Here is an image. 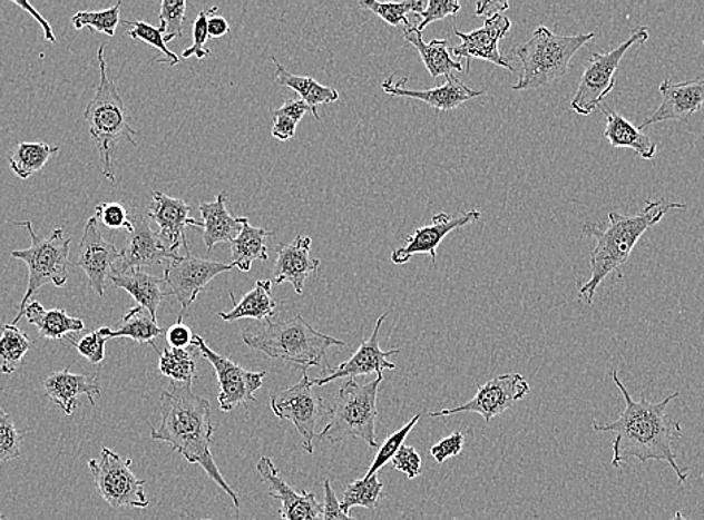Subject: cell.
Segmentation results:
<instances>
[{"label":"cell","mask_w":704,"mask_h":520,"mask_svg":"<svg viewBox=\"0 0 704 520\" xmlns=\"http://www.w3.org/2000/svg\"><path fill=\"white\" fill-rule=\"evenodd\" d=\"M403 38L412 47H415L433 78L450 77L451 71H463L462 63L451 58L449 39H432L430 42H424L423 37L415 28L405 29Z\"/></svg>","instance_id":"30"},{"label":"cell","mask_w":704,"mask_h":520,"mask_svg":"<svg viewBox=\"0 0 704 520\" xmlns=\"http://www.w3.org/2000/svg\"><path fill=\"white\" fill-rule=\"evenodd\" d=\"M659 94L663 97L662 104L638 125L637 128L641 131L651 125L666 122V120H686L697 112L704 104V77L682 81V84L664 80L659 86Z\"/></svg>","instance_id":"21"},{"label":"cell","mask_w":704,"mask_h":520,"mask_svg":"<svg viewBox=\"0 0 704 520\" xmlns=\"http://www.w3.org/2000/svg\"><path fill=\"white\" fill-rule=\"evenodd\" d=\"M243 342L267 357L295 363L303 371L320 366L332 346H346L345 342L315 331L300 314L284 322L264 323L256 331H247L243 333Z\"/></svg>","instance_id":"4"},{"label":"cell","mask_w":704,"mask_h":520,"mask_svg":"<svg viewBox=\"0 0 704 520\" xmlns=\"http://www.w3.org/2000/svg\"><path fill=\"white\" fill-rule=\"evenodd\" d=\"M673 520H686L684 518V514L681 513V511H676L675 518H673Z\"/></svg>","instance_id":"58"},{"label":"cell","mask_w":704,"mask_h":520,"mask_svg":"<svg viewBox=\"0 0 704 520\" xmlns=\"http://www.w3.org/2000/svg\"><path fill=\"white\" fill-rule=\"evenodd\" d=\"M603 115L606 116L607 127L604 137L610 141L613 147H627L636 151L643 159H652L656 154V145L645 133L634 127L629 120L620 116L619 112L608 107L606 102L599 104Z\"/></svg>","instance_id":"28"},{"label":"cell","mask_w":704,"mask_h":520,"mask_svg":"<svg viewBox=\"0 0 704 520\" xmlns=\"http://www.w3.org/2000/svg\"><path fill=\"white\" fill-rule=\"evenodd\" d=\"M480 218L481 214L478 210L463 212L454 218L447 214L434 215L432 224L415 228L414 233L407 237V245L393 251L391 262L402 266L417 254H428L432 258L433 266H437V249L446 236L465 225L477 223Z\"/></svg>","instance_id":"19"},{"label":"cell","mask_w":704,"mask_h":520,"mask_svg":"<svg viewBox=\"0 0 704 520\" xmlns=\"http://www.w3.org/2000/svg\"><path fill=\"white\" fill-rule=\"evenodd\" d=\"M465 444V433L463 432H453L451 435L444 438V440L439 441L438 444H434L432 449H430V454H432L434 461L438 463H444L447 459L459 457L462 453Z\"/></svg>","instance_id":"50"},{"label":"cell","mask_w":704,"mask_h":520,"mask_svg":"<svg viewBox=\"0 0 704 520\" xmlns=\"http://www.w3.org/2000/svg\"><path fill=\"white\" fill-rule=\"evenodd\" d=\"M233 268V264L194 257L190 251L186 249L184 257L179 255L177 258L169 259L167 267L164 268L163 279L164 284L172 288L169 294L180 303V315L184 316L211 281Z\"/></svg>","instance_id":"14"},{"label":"cell","mask_w":704,"mask_h":520,"mask_svg":"<svg viewBox=\"0 0 704 520\" xmlns=\"http://www.w3.org/2000/svg\"><path fill=\"white\" fill-rule=\"evenodd\" d=\"M204 520H211V519H204ZM252 520H256V519H252Z\"/></svg>","instance_id":"60"},{"label":"cell","mask_w":704,"mask_h":520,"mask_svg":"<svg viewBox=\"0 0 704 520\" xmlns=\"http://www.w3.org/2000/svg\"><path fill=\"white\" fill-rule=\"evenodd\" d=\"M277 302L272 296V281H256L255 288L243 296L232 311L219 312L225 323L237 322L242 318L256 320L260 323L272 322L276 315Z\"/></svg>","instance_id":"29"},{"label":"cell","mask_w":704,"mask_h":520,"mask_svg":"<svg viewBox=\"0 0 704 520\" xmlns=\"http://www.w3.org/2000/svg\"><path fill=\"white\" fill-rule=\"evenodd\" d=\"M528 381L521 374H502L489 380L488 383L478 385L476 396L458 409L437 411L429 413L430 419L450 418L459 413L480 414L490 423L495 418L512 409L516 402L521 401L529 393Z\"/></svg>","instance_id":"13"},{"label":"cell","mask_w":704,"mask_h":520,"mask_svg":"<svg viewBox=\"0 0 704 520\" xmlns=\"http://www.w3.org/2000/svg\"><path fill=\"white\" fill-rule=\"evenodd\" d=\"M154 350L159 354L158 367L160 374L167 376L173 383H194L197 366H195L193 351L172 349V346L164 351H159L155 346Z\"/></svg>","instance_id":"37"},{"label":"cell","mask_w":704,"mask_h":520,"mask_svg":"<svg viewBox=\"0 0 704 520\" xmlns=\"http://www.w3.org/2000/svg\"><path fill=\"white\" fill-rule=\"evenodd\" d=\"M190 206L184 199L168 197L159 190L151 193V203L147 210V218L158 225L159 241L173 255L180 246L188 249L185 229L188 227L202 229V220L190 218Z\"/></svg>","instance_id":"18"},{"label":"cell","mask_w":704,"mask_h":520,"mask_svg":"<svg viewBox=\"0 0 704 520\" xmlns=\"http://www.w3.org/2000/svg\"><path fill=\"white\" fill-rule=\"evenodd\" d=\"M216 11L217 7H213L208 11H199L197 19L194 21L193 46H190L189 49H185L184 53H182V58L189 59L195 56L198 60H203L212 55V51L206 49V42L211 39V37H208L207 21L208 17L213 16V12Z\"/></svg>","instance_id":"46"},{"label":"cell","mask_w":704,"mask_h":520,"mask_svg":"<svg viewBox=\"0 0 704 520\" xmlns=\"http://www.w3.org/2000/svg\"><path fill=\"white\" fill-rule=\"evenodd\" d=\"M199 214H202V229L204 245L208 253L215 248L217 244L233 242L242 229L241 218H234L227 210V194H217L215 202L203 203L199 205Z\"/></svg>","instance_id":"26"},{"label":"cell","mask_w":704,"mask_h":520,"mask_svg":"<svg viewBox=\"0 0 704 520\" xmlns=\"http://www.w3.org/2000/svg\"><path fill=\"white\" fill-rule=\"evenodd\" d=\"M256 471L266 484L268 496L281 501L280 516L284 520H323L324 502L316 500L311 491L297 492L280 475L271 458L263 457Z\"/></svg>","instance_id":"16"},{"label":"cell","mask_w":704,"mask_h":520,"mask_svg":"<svg viewBox=\"0 0 704 520\" xmlns=\"http://www.w3.org/2000/svg\"><path fill=\"white\" fill-rule=\"evenodd\" d=\"M382 483L378 479V474L364 477L362 480H355L345 488L341 502V509L350 514L354 507H364V509L375 510L378 502L382 496Z\"/></svg>","instance_id":"39"},{"label":"cell","mask_w":704,"mask_h":520,"mask_svg":"<svg viewBox=\"0 0 704 520\" xmlns=\"http://www.w3.org/2000/svg\"><path fill=\"white\" fill-rule=\"evenodd\" d=\"M421 414L414 415L410 422L405 424V426L399 429L398 432H394L393 435H390L384 441V444L381 445L380 450H378L375 459L369 467V471L366 477L375 475L381 471V468H384L385 463L391 461L398 454L399 450H401L402 445L405 444V440L408 435L412 432V429L417 426V423L420 422Z\"/></svg>","instance_id":"43"},{"label":"cell","mask_w":704,"mask_h":520,"mask_svg":"<svg viewBox=\"0 0 704 520\" xmlns=\"http://www.w3.org/2000/svg\"><path fill=\"white\" fill-rule=\"evenodd\" d=\"M385 318L387 314H382L380 318H378L372 336L369 337L368 341L362 342L360 349L355 351V354L352 355L350 360L341 363L336 370H330L329 375L323 376V379L312 380L314 387L315 385L323 387V385H327L341 379L354 380L358 379V376L373 374V372L378 375H382L385 370H395L394 363L390 362L389 359L391 355H398L401 351H382L380 346V331Z\"/></svg>","instance_id":"20"},{"label":"cell","mask_w":704,"mask_h":520,"mask_svg":"<svg viewBox=\"0 0 704 520\" xmlns=\"http://www.w3.org/2000/svg\"><path fill=\"white\" fill-rule=\"evenodd\" d=\"M314 384L307 371H303L302 380L293 387L280 390L272 398L271 409L277 419L289 420L302 436L304 452L314 453L316 424L329 415L323 399L314 393Z\"/></svg>","instance_id":"11"},{"label":"cell","mask_w":704,"mask_h":520,"mask_svg":"<svg viewBox=\"0 0 704 520\" xmlns=\"http://www.w3.org/2000/svg\"><path fill=\"white\" fill-rule=\"evenodd\" d=\"M391 463H393L394 470L403 472L411 480L417 479L423 472L421 457L411 445L403 444L398 454L391 459Z\"/></svg>","instance_id":"49"},{"label":"cell","mask_w":704,"mask_h":520,"mask_svg":"<svg viewBox=\"0 0 704 520\" xmlns=\"http://www.w3.org/2000/svg\"><path fill=\"white\" fill-rule=\"evenodd\" d=\"M108 337H129V340L138 342V344L150 345L155 349V340L163 335L164 331L159 327L158 320L150 315V312L143 306L133 307L128 314L121 318L119 331H111L108 327Z\"/></svg>","instance_id":"34"},{"label":"cell","mask_w":704,"mask_h":520,"mask_svg":"<svg viewBox=\"0 0 704 520\" xmlns=\"http://www.w3.org/2000/svg\"><path fill=\"white\" fill-rule=\"evenodd\" d=\"M241 220V233L232 242L233 266L238 271L250 272L254 262H267V241L273 233L266 228L252 227L246 218Z\"/></svg>","instance_id":"31"},{"label":"cell","mask_w":704,"mask_h":520,"mask_svg":"<svg viewBox=\"0 0 704 520\" xmlns=\"http://www.w3.org/2000/svg\"><path fill=\"white\" fill-rule=\"evenodd\" d=\"M14 3L17 7H20L21 10L29 12V14L32 16L33 19L37 20L39 24H41V28L43 29V33H46L47 41L56 42L53 29H51L49 21L43 19V17L39 14V12L35 10V8L30 6L29 2H19V0H14Z\"/></svg>","instance_id":"55"},{"label":"cell","mask_w":704,"mask_h":520,"mask_svg":"<svg viewBox=\"0 0 704 520\" xmlns=\"http://www.w3.org/2000/svg\"><path fill=\"white\" fill-rule=\"evenodd\" d=\"M208 37L223 38L229 33L228 21L221 16H211L207 21Z\"/></svg>","instance_id":"56"},{"label":"cell","mask_w":704,"mask_h":520,"mask_svg":"<svg viewBox=\"0 0 704 520\" xmlns=\"http://www.w3.org/2000/svg\"><path fill=\"white\" fill-rule=\"evenodd\" d=\"M25 316L39 335L46 340H65L68 333L85 331V322L69 316L65 310H46L41 303L32 301L26 306Z\"/></svg>","instance_id":"32"},{"label":"cell","mask_w":704,"mask_h":520,"mask_svg":"<svg viewBox=\"0 0 704 520\" xmlns=\"http://www.w3.org/2000/svg\"><path fill=\"white\" fill-rule=\"evenodd\" d=\"M121 2L99 11H78L72 16L71 23L77 30L90 29L92 32L106 35V37H115L117 26L120 24Z\"/></svg>","instance_id":"40"},{"label":"cell","mask_w":704,"mask_h":520,"mask_svg":"<svg viewBox=\"0 0 704 520\" xmlns=\"http://www.w3.org/2000/svg\"><path fill=\"white\" fill-rule=\"evenodd\" d=\"M107 332L108 327H101L99 331L87 333V335L82 336L78 342L69 340V337H65V340L76 346L82 357L89 360L94 365H98V363H101L102 360L106 359V345L107 342L110 341Z\"/></svg>","instance_id":"45"},{"label":"cell","mask_w":704,"mask_h":520,"mask_svg":"<svg viewBox=\"0 0 704 520\" xmlns=\"http://www.w3.org/2000/svg\"><path fill=\"white\" fill-rule=\"evenodd\" d=\"M160 424L150 429L151 440L165 441L172 445V453H180L189 463H197L213 482L234 502L237 516L241 514V500L233 491L215 459L211 445L213 428L211 402L193 392V384L172 383V387L160 394Z\"/></svg>","instance_id":"2"},{"label":"cell","mask_w":704,"mask_h":520,"mask_svg":"<svg viewBox=\"0 0 704 520\" xmlns=\"http://www.w3.org/2000/svg\"><path fill=\"white\" fill-rule=\"evenodd\" d=\"M0 520H6V518H3V516H2V514H0Z\"/></svg>","instance_id":"59"},{"label":"cell","mask_w":704,"mask_h":520,"mask_svg":"<svg viewBox=\"0 0 704 520\" xmlns=\"http://www.w3.org/2000/svg\"><path fill=\"white\" fill-rule=\"evenodd\" d=\"M186 19L185 0H163L159 12V32L164 35L165 42L184 37V23Z\"/></svg>","instance_id":"42"},{"label":"cell","mask_w":704,"mask_h":520,"mask_svg":"<svg viewBox=\"0 0 704 520\" xmlns=\"http://www.w3.org/2000/svg\"><path fill=\"white\" fill-rule=\"evenodd\" d=\"M130 223L133 233H129V244L120 251L121 271L159 266L164 262L179 257L165 248L158 234L151 229L147 216L134 215Z\"/></svg>","instance_id":"22"},{"label":"cell","mask_w":704,"mask_h":520,"mask_svg":"<svg viewBox=\"0 0 704 520\" xmlns=\"http://www.w3.org/2000/svg\"><path fill=\"white\" fill-rule=\"evenodd\" d=\"M460 11V3L456 0H429L428 7L421 14V21L415 26L419 32H423L428 24L432 21L449 19V17H456Z\"/></svg>","instance_id":"48"},{"label":"cell","mask_w":704,"mask_h":520,"mask_svg":"<svg viewBox=\"0 0 704 520\" xmlns=\"http://www.w3.org/2000/svg\"><path fill=\"white\" fill-rule=\"evenodd\" d=\"M120 258V251L104 238L98 219L92 216L85 225L76 266L89 277L90 287L98 296L102 297L106 293L107 279H110L111 273L115 272V263Z\"/></svg>","instance_id":"15"},{"label":"cell","mask_w":704,"mask_h":520,"mask_svg":"<svg viewBox=\"0 0 704 520\" xmlns=\"http://www.w3.org/2000/svg\"><path fill=\"white\" fill-rule=\"evenodd\" d=\"M110 281L116 287L128 292L134 297V301L138 303V306L149 311L155 320H158L156 318V312H158L163 298L172 296L169 292H164L163 287H160L164 284L163 277L151 276L149 273L143 272L141 268H134V271L115 268Z\"/></svg>","instance_id":"27"},{"label":"cell","mask_w":704,"mask_h":520,"mask_svg":"<svg viewBox=\"0 0 704 520\" xmlns=\"http://www.w3.org/2000/svg\"><path fill=\"white\" fill-rule=\"evenodd\" d=\"M307 111H312V108L300 98L286 99L284 106L276 110L277 115L289 117L295 124H299ZM312 115H314V111H312Z\"/></svg>","instance_id":"53"},{"label":"cell","mask_w":704,"mask_h":520,"mask_svg":"<svg viewBox=\"0 0 704 520\" xmlns=\"http://www.w3.org/2000/svg\"><path fill=\"white\" fill-rule=\"evenodd\" d=\"M120 24L126 26L129 29V37L136 39V41L146 42L154 47V49L160 51L165 58H155L156 63H167L169 67H176L180 62L179 56L173 53L167 49V42H165L164 35L159 32L158 28L146 23V21H130L120 20Z\"/></svg>","instance_id":"41"},{"label":"cell","mask_w":704,"mask_h":520,"mask_svg":"<svg viewBox=\"0 0 704 520\" xmlns=\"http://www.w3.org/2000/svg\"><path fill=\"white\" fill-rule=\"evenodd\" d=\"M684 210L682 203L655 199L646 202L641 214L625 216L612 212L604 225L585 224L581 232L597 238V245L590 253V279L580 288V298L593 305L595 293L610 273L618 272L628 262L643 234L658 224L672 210Z\"/></svg>","instance_id":"3"},{"label":"cell","mask_w":704,"mask_h":520,"mask_svg":"<svg viewBox=\"0 0 704 520\" xmlns=\"http://www.w3.org/2000/svg\"><path fill=\"white\" fill-rule=\"evenodd\" d=\"M23 432L17 429L12 415L0 409V463L21 457Z\"/></svg>","instance_id":"44"},{"label":"cell","mask_w":704,"mask_h":520,"mask_svg":"<svg viewBox=\"0 0 704 520\" xmlns=\"http://www.w3.org/2000/svg\"><path fill=\"white\" fill-rule=\"evenodd\" d=\"M104 51H106V42L98 49L101 80H99L92 101L87 104L82 117L89 125L90 137H92L99 156H101L104 176L108 180L116 181L115 168H113L116 147L120 141H128L129 145L137 146L136 138H134L137 131L129 125L128 110H126L117 85L108 77Z\"/></svg>","instance_id":"5"},{"label":"cell","mask_w":704,"mask_h":520,"mask_svg":"<svg viewBox=\"0 0 704 520\" xmlns=\"http://www.w3.org/2000/svg\"><path fill=\"white\" fill-rule=\"evenodd\" d=\"M595 33L558 35L540 26L524 45L517 46L515 55L520 59L519 81L512 90L545 88L568 72L569 63L577 51L589 45Z\"/></svg>","instance_id":"6"},{"label":"cell","mask_w":704,"mask_h":520,"mask_svg":"<svg viewBox=\"0 0 704 520\" xmlns=\"http://www.w3.org/2000/svg\"><path fill=\"white\" fill-rule=\"evenodd\" d=\"M405 84L407 78H402L398 85H393V76H391L385 81H382L381 88L391 97L419 99V101H423L439 111L454 110V108L462 106L469 99L481 97L485 94L482 90L468 88L453 73L447 77L446 84L439 86V88L411 90L405 88Z\"/></svg>","instance_id":"24"},{"label":"cell","mask_w":704,"mask_h":520,"mask_svg":"<svg viewBox=\"0 0 704 520\" xmlns=\"http://www.w3.org/2000/svg\"><path fill=\"white\" fill-rule=\"evenodd\" d=\"M165 333H167V336H165L167 337V344L172 349L188 350L189 346H193L194 333L188 326H185L184 316L182 315Z\"/></svg>","instance_id":"51"},{"label":"cell","mask_w":704,"mask_h":520,"mask_svg":"<svg viewBox=\"0 0 704 520\" xmlns=\"http://www.w3.org/2000/svg\"><path fill=\"white\" fill-rule=\"evenodd\" d=\"M311 245L310 236H297L290 245H276L277 257L272 283H290L295 293L303 294L307 277H314L320 266V259L311 257Z\"/></svg>","instance_id":"23"},{"label":"cell","mask_w":704,"mask_h":520,"mask_svg":"<svg viewBox=\"0 0 704 520\" xmlns=\"http://www.w3.org/2000/svg\"><path fill=\"white\" fill-rule=\"evenodd\" d=\"M60 147L47 143H20L8 158L11 170L20 179L28 180L35 173L41 171L51 156L59 154Z\"/></svg>","instance_id":"35"},{"label":"cell","mask_w":704,"mask_h":520,"mask_svg":"<svg viewBox=\"0 0 704 520\" xmlns=\"http://www.w3.org/2000/svg\"><path fill=\"white\" fill-rule=\"evenodd\" d=\"M323 520H355L341 509V502L334 493L330 480H324V516Z\"/></svg>","instance_id":"52"},{"label":"cell","mask_w":704,"mask_h":520,"mask_svg":"<svg viewBox=\"0 0 704 520\" xmlns=\"http://www.w3.org/2000/svg\"><path fill=\"white\" fill-rule=\"evenodd\" d=\"M29 350V336L19 326L0 322V374H14Z\"/></svg>","instance_id":"36"},{"label":"cell","mask_w":704,"mask_h":520,"mask_svg":"<svg viewBox=\"0 0 704 520\" xmlns=\"http://www.w3.org/2000/svg\"><path fill=\"white\" fill-rule=\"evenodd\" d=\"M273 119L275 120H273L272 136L276 140L289 141L291 138H294L297 124L293 122L289 117L277 115L276 111H273Z\"/></svg>","instance_id":"54"},{"label":"cell","mask_w":704,"mask_h":520,"mask_svg":"<svg viewBox=\"0 0 704 520\" xmlns=\"http://www.w3.org/2000/svg\"><path fill=\"white\" fill-rule=\"evenodd\" d=\"M508 8H510L508 2H490V0L489 2H478L476 16L490 19V17L502 14Z\"/></svg>","instance_id":"57"},{"label":"cell","mask_w":704,"mask_h":520,"mask_svg":"<svg viewBox=\"0 0 704 520\" xmlns=\"http://www.w3.org/2000/svg\"><path fill=\"white\" fill-rule=\"evenodd\" d=\"M130 459L120 458L111 449L104 448L99 459H90L89 470L104 501L113 509H147L146 480L137 479L130 470Z\"/></svg>","instance_id":"10"},{"label":"cell","mask_w":704,"mask_h":520,"mask_svg":"<svg viewBox=\"0 0 704 520\" xmlns=\"http://www.w3.org/2000/svg\"><path fill=\"white\" fill-rule=\"evenodd\" d=\"M510 29L511 20L506 14H497L486 19L482 28L472 30L469 33L454 29L456 37L460 38L462 45L454 47L451 53H453L456 60H467V71L471 67V59H481L515 72L516 69L499 51V41L506 37Z\"/></svg>","instance_id":"17"},{"label":"cell","mask_w":704,"mask_h":520,"mask_svg":"<svg viewBox=\"0 0 704 520\" xmlns=\"http://www.w3.org/2000/svg\"><path fill=\"white\" fill-rule=\"evenodd\" d=\"M43 392L65 414L72 415L80 406L78 398L82 394L89 398L90 404L97 405L95 396L101 394V385L97 375L72 374L67 367L43 380Z\"/></svg>","instance_id":"25"},{"label":"cell","mask_w":704,"mask_h":520,"mask_svg":"<svg viewBox=\"0 0 704 520\" xmlns=\"http://www.w3.org/2000/svg\"><path fill=\"white\" fill-rule=\"evenodd\" d=\"M360 7L364 10L373 12V14L384 20L387 24L405 26V29H411L412 24L408 20V12H414L415 16L423 14L428 2L423 0H407V2H378V0H362Z\"/></svg>","instance_id":"38"},{"label":"cell","mask_w":704,"mask_h":520,"mask_svg":"<svg viewBox=\"0 0 704 520\" xmlns=\"http://www.w3.org/2000/svg\"><path fill=\"white\" fill-rule=\"evenodd\" d=\"M12 225H19L28 229L32 237V245L28 249L12 251L11 257L21 259L29 268V283L26 290L23 301L20 303L19 314L11 324H19L25 316L26 306L32 302L35 294L39 292L46 284H53L56 287H63L68 283L71 266V241L72 237H65V229L58 228L51 233L49 238H41L35 233L33 225L30 220H11Z\"/></svg>","instance_id":"8"},{"label":"cell","mask_w":704,"mask_h":520,"mask_svg":"<svg viewBox=\"0 0 704 520\" xmlns=\"http://www.w3.org/2000/svg\"><path fill=\"white\" fill-rule=\"evenodd\" d=\"M612 379L623 393L625 409L612 423L602 424L597 420L593 423L595 432H613L616 435L612 445V465L624 468L629 459H637L642 463L667 462L679 483L684 484L688 480V471L677 463L673 449V443L682 438V426L666 413L671 402L679 398V392L672 393L662 402H651L645 398L634 401L619 380L618 372L613 371Z\"/></svg>","instance_id":"1"},{"label":"cell","mask_w":704,"mask_h":520,"mask_svg":"<svg viewBox=\"0 0 704 520\" xmlns=\"http://www.w3.org/2000/svg\"><path fill=\"white\" fill-rule=\"evenodd\" d=\"M703 46H704V41H703Z\"/></svg>","instance_id":"61"},{"label":"cell","mask_w":704,"mask_h":520,"mask_svg":"<svg viewBox=\"0 0 704 520\" xmlns=\"http://www.w3.org/2000/svg\"><path fill=\"white\" fill-rule=\"evenodd\" d=\"M272 62L276 68V81L285 88L293 89L299 95L300 99H303L314 111L316 120H320L319 106L321 104H332L338 101L339 92L330 86L319 84L312 77L295 76V73L286 71L280 63V60L272 56Z\"/></svg>","instance_id":"33"},{"label":"cell","mask_w":704,"mask_h":520,"mask_svg":"<svg viewBox=\"0 0 704 520\" xmlns=\"http://www.w3.org/2000/svg\"><path fill=\"white\" fill-rule=\"evenodd\" d=\"M193 349L197 350L216 372L217 384H219L217 402H219L221 410L229 413L237 406L246 405L247 402H255V393L263 387L266 372L243 370L233 360L208 349L206 341L199 335H194Z\"/></svg>","instance_id":"12"},{"label":"cell","mask_w":704,"mask_h":520,"mask_svg":"<svg viewBox=\"0 0 704 520\" xmlns=\"http://www.w3.org/2000/svg\"><path fill=\"white\" fill-rule=\"evenodd\" d=\"M382 381L384 374L366 384L355 380L343 383L336 402L329 409V423L316 438L332 444L359 438L371 448H377L380 444L377 436V399Z\"/></svg>","instance_id":"7"},{"label":"cell","mask_w":704,"mask_h":520,"mask_svg":"<svg viewBox=\"0 0 704 520\" xmlns=\"http://www.w3.org/2000/svg\"><path fill=\"white\" fill-rule=\"evenodd\" d=\"M649 39V29L638 26L629 35L627 41L608 51V53H594L577 86L575 98L571 101V110L577 115L589 116L604 98L612 92L616 85V72L623 62L624 56L633 46L643 45Z\"/></svg>","instance_id":"9"},{"label":"cell","mask_w":704,"mask_h":520,"mask_svg":"<svg viewBox=\"0 0 704 520\" xmlns=\"http://www.w3.org/2000/svg\"><path fill=\"white\" fill-rule=\"evenodd\" d=\"M95 218L107 228H125L126 232L133 233V223H130L128 210L120 203H101L95 209Z\"/></svg>","instance_id":"47"}]
</instances>
